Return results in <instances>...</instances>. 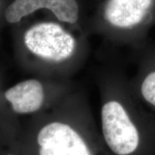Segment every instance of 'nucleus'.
<instances>
[{"label":"nucleus","instance_id":"f03ea898","mask_svg":"<svg viewBox=\"0 0 155 155\" xmlns=\"http://www.w3.org/2000/svg\"><path fill=\"white\" fill-rule=\"evenodd\" d=\"M104 139L116 154L127 155L134 152L139 144V134L135 126L119 103L109 101L101 111Z\"/></svg>","mask_w":155,"mask_h":155},{"label":"nucleus","instance_id":"20e7f679","mask_svg":"<svg viewBox=\"0 0 155 155\" xmlns=\"http://www.w3.org/2000/svg\"><path fill=\"white\" fill-rule=\"evenodd\" d=\"M40 9L53 12L62 22L73 24L78 19V5L75 0H15L6 9L5 16L8 22L15 23Z\"/></svg>","mask_w":155,"mask_h":155},{"label":"nucleus","instance_id":"39448f33","mask_svg":"<svg viewBox=\"0 0 155 155\" xmlns=\"http://www.w3.org/2000/svg\"><path fill=\"white\" fill-rule=\"evenodd\" d=\"M153 0H109L105 18L116 28H129L140 24L148 15Z\"/></svg>","mask_w":155,"mask_h":155},{"label":"nucleus","instance_id":"7ed1b4c3","mask_svg":"<svg viewBox=\"0 0 155 155\" xmlns=\"http://www.w3.org/2000/svg\"><path fill=\"white\" fill-rule=\"evenodd\" d=\"M40 155H91L80 135L69 125L53 122L38 133Z\"/></svg>","mask_w":155,"mask_h":155},{"label":"nucleus","instance_id":"0eeeda50","mask_svg":"<svg viewBox=\"0 0 155 155\" xmlns=\"http://www.w3.org/2000/svg\"><path fill=\"white\" fill-rule=\"evenodd\" d=\"M141 94L147 101L155 106V71L145 78L141 85Z\"/></svg>","mask_w":155,"mask_h":155},{"label":"nucleus","instance_id":"f257e3e1","mask_svg":"<svg viewBox=\"0 0 155 155\" xmlns=\"http://www.w3.org/2000/svg\"><path fill=\"white\" fill-rule=\"evenodd\" d=\"M25 43L32 53L44 59L63 61L73 53L75 40L60 25L45 22L31 28L25 35Z\"/></svg>","mask_w":155,"mask_h":155},{"label":"nucleus","instance_id":"6e6552de","mask_svg":"<svg viewBox=\"0 0 155 155\" xmlns=\"http://www.w3.org/2000/svg\"><path fill=\"white\" fill-rule=\"evenodd\" d=\"M9 155H12V154H9Z\"/></svg>","mask_w":155,"mask_h":155},{"label":"nucleus","instance_id":"423d86ee","mask_svg":"<svg viewBox=\"0 0 155 155\" xmlns=\"http://www.w3.org/2000/svg\"><path fill=\"white\" fill-rule=\"evenodd\" d=\"M5 96L18 114L32 113L40 109L44 101L42 84L37 80L23 81L5 92Z\"/></svg>","mask_w":155,"mask_h":155}]
</instances>
